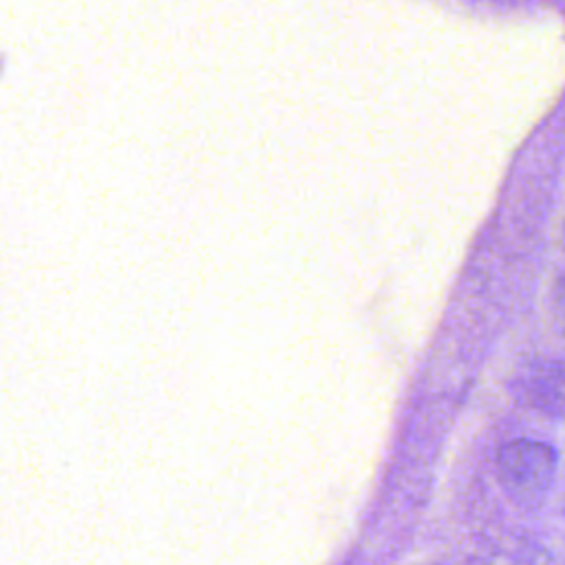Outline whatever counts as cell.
I'll list each match as a JSON object with an SVG mask.
<instances>
[{"label":"cell","mask_w":565,"mask_h":565,"mask_svg":"<svg viewBox=\"0 0 565 565\" xmlns=\"http://www.w3.org/2000/svg\"><path fill=\"white\" fill-rule=\"evenodd\" d=\"M516 395L532 408L558 417L563 411V366L558 360H536L514 377Z\"/></svg>","instance_id":"obj_2"},{"label":"cell","mask_w":565,"mask_h":565,"mask_svg":"<svg viewBox=\"0 0 565 565\" xmlns=\"http://www.w3.org/2000/svg\"><path fill=\"white\" fill-rule=\"evenodd\" d=\"M554 448L534 439H514L499 450L497 475L503 490L519 503L545 499L556 477Z\"/></svg>","instance_id":"obj_1"}]
</instances>
